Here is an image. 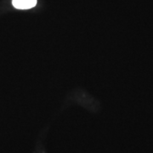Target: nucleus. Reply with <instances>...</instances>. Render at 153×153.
<instances>
[{"label": "nucleus", "instance_id": "1", "mask_svg": "<svg viewBox=\"0 0 153 153\" xmlns=\"http://www.w3.org/2000/svg\"><path fill=\"white\" fill-rule=\"evenodd\" d=\"M12 4L18 10H28L37 4V0H12Z\"/></svg>", "mask_w": 153, "mask_h": 153}]
</instances>
